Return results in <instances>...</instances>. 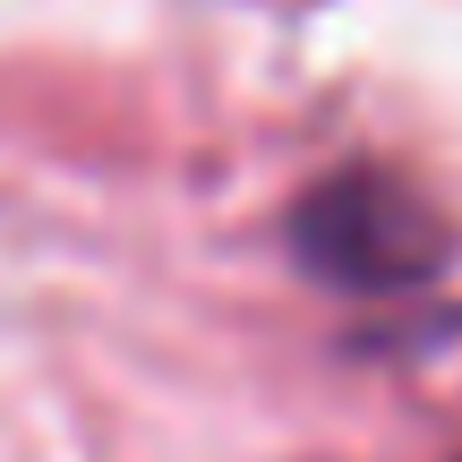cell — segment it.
Returning <instances> with one entry per match:
<instances>
[{"label": "cell", "mask_w": 462, "mask_h": 462, "mask_svg": "<svg viewBox=\"0 0 462 462\" xmlns=\"http://www.w3.org/2000/svg\"><path fill=\"white\" fill-rule=\"evenodd\" d=\"M282 248L309 282L343 300H411L454 274V223L429 189L385 163H343L309 180L282 215Z\"/></svg>", "instance_id": "6da1fadb"}]
</instances>
